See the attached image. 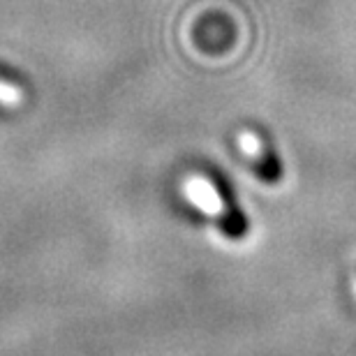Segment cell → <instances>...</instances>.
Instances as JSON below:
<instances>
[{"label":"cell","instance_id":"obj_1","mask_svg":"<svg viewBox=\"0 0 356 356\" xmlns=\"http://www.w3.org/2000/svg\"><path fill=\"white\" fill-rule=\"evenodd\" d=\"M185 192H188L190 202L195 204L197 209H202L204 213H209V216L222 218L220 222H222L225 232L229 234L232 238H238L245 234L243 216H238V213L227 204V199L220 197L218 188L209 181V178H202V176L188 178V183H185Z\"/></svg>","mask_w":356,"mask_h":356}]
</instances>
